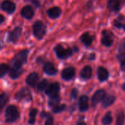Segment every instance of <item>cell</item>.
<instances>
[{"instance_id":"1","label":"cell","mask_w":125,"mask_h":125,"mask_svg":"<svg viewBox=\"0 0 125 125\" xmlns=\"http://www.w3.org/2000/svg\"><path fill=\"white\" fill-rule=\"evenodd\" d=\"M28 50H23L19 52L13 58L12 61V66L13 67H22L23 64L26 63L27 56H28Z\"/></svg>"},{"instance_id":"2","label":"cell","mask_w":125,"mask_h":125,"mask_svg":"<svg viewBox=\"0 0 125 125\" xmlns=\"http://www.w3.org/2000/svg\"><path fill=\"white\" fill-rule=\"evenodd\" d=\"M19 117V112L14 105H10L5 110V121L8 123L16 121Z\"/></svg>"},{"instance_id":"3","label":"cell","mask_w":125,"mask_h":125,"mask_svg":"<svg viewBox=\"0 0 125 125\" xmlns=\"http://www.w3.org/2000/svg\"><path fill=\"white\" fill-rule=\"evenodd\" d=\"M46 27L43 22L38 21L34 24V25H33V34H34V36L37 39L43 38V37L46 34Z\"/></svg>"},{"instance_id":"4","label":"cell","mask_w":125,"mask_h":125,"mask_svg":"<svg viewBox=\"0 0 125 125\" xmlns=\"http://www.w3.org/2000/svg\"><path fill=\"white\" fill-rule=\"evenodd\" d=\"M55 53L60 59H66L72 55V50L71 49H65L62 45H57L54 49Z\"/></svg>"},{"instance_id":"5","label":"cell","mask_w":125,"mask_h":125,"mask_svg":"<svg viewBox=\"0 0 125 125\" xmlns=\"http://www.w3.org/2000/svg\"><path fill=\"white\" fill-rule=\"evenodd\" d=\"M15 99L18 100H26V101H30L32 99V95L30 91L27 88H24L21 89L19 92L16 93L15 95Z\"/></svg>"},{"instance_id":"6","label":"cell","mask_w":125,"mask_h":125,"mask_svg":"<svg viewBox=\"0 0 125 125\" xmlns=\"http://www.w3.org/2000/svg\"><path fill=\"white\" fill-rule=\"evenodd\" d=\"M21 35V29L19 27H16L13 30L9 32L8 41L12 43H16Z\"/></svg>"},{"instance_id":"7","label":"cell","mask_w":125,"mask_h":125,"mask_svg":"<svg viewBox=\"0 0 125 125\" xmlns=\"http://www.w3.org/2000/svg\"><path fill=\"white\" fill-rule=\"evenodd\" d=\"M60 89V85L58 83H52L48 86V88L46 90V94L48 95L49 97L58 95V93Z\"/></svg>"},{"instance_id":"8","label":"cell","mask_w":125,"mask_h":125,"mask_svg":"<svg viewBox=\"0 0 125 125\" xmlns=\"http://www.w3.org/2000/svg\"><path fill=\"white\" fill-rule=\"evenodd\" d=\"M1 8L8 14H12L16 10V5L9 0H5L1 4Z\"/></svg>"},{"instance_id":"9","label":"cell","mask_w":125,"mask_h":125,"mask_svg":"<svg viewBox=\"0 0 125 125\" xmlns=\"http://www.w3.org/2000/svg\"><path fill=\"white\" fill-rule=\"evenodd\" d=\"M74 75H75V69L71 66L64 69L61 73L62 78L64 80H67V81L72 80L74 77Z\"/></svg>"},{"instance_id":"10","label":"cell","mask_w":125,"mask_h":125,"mask_svg":"<svg viewBox=\"0 0 125 125\" xmlns=\"http://www.w3.org/2000/svg\"><path fill=\"white\" fill-rule=\"evenodd\" d=\"M105 95L106 93L104 90H98L97 91H96L92 97V105L93 106L96 105L99 102H100L102 100L104 99Z\"/></svg>"},{"instance_id":"11","label":"cell","mask_w":125,"mask_h":125,"mask_svg":"<svg viewBox=\"0 0 125 125\" xmlns=\"http://www.w3.org/2000/svg\"><path fill=\"white\" fill-rule=\"evenodd\" d=\"M112 36H113V35L110 32H108L107 30L104 31L103 32V37H102V41H101L102 43L107 47L111 46L113 45V40L112 38Z\"/></svg>"},{"instance_id":"12","label":"cell","mask_w":125,"mask_h":125,"mask_svg":"<svg viewBox=\"0 0 125 125\" xmlns=\"http://www.w3.org/2000/svg\"><path fill=\"white\" fill-rule=\"evenodd\" d=\"M21 15L26 19H31L34 16V10L31 6H24L21 10Z\"/></svg>"},{"instance_id":"13","label":"cell","mask_w":125,"mask_h":125,"mask_svg":"<svg viewBox=\"0 0 125 125\" xmlns=\"http://www.w3.org/2000/svg\"><path fill=\"white\" fill-rule=\"evenodd\" d=\"M118 59L121 62V68L122 71H125V43L120 47Z\"/></svg>"},{"instance_id":"14","label":"cell","mask_w":125,"mask_h":125,"mask_svg":"<svg viewBox=\"0 0 125 125\" xmlns=\"http://www.w3.org/2000/svg\"><path fill=\"white\" fill-rule=\"evenodd\" d=\"M43 72L48 75L52 76V75H55L57 74L56 68L54 67V66L52 63V62H46L43 66Z\"/></svg>"},{"instance_id":"15","label":"cell","mask_w":125,"mask_h":125,"mask_svg":"<svg viewBox=\"0 0 125 125\" xmlns=\"http://www.w3.org/2000/svg\"><path fill=\"white\" fill-rule=\"evenodd\" d=\"M121 3V0H108L107 7L110 10L117 12L120 10Z\"/></svg>"},{"instance_id":"16","label":"cell","mask_w":125,"mask_h":125,"mask_svg":"<svg viewBox=\"0 0 125 125\" xmlns=\"http://www.w3.org/2000/svg\"><path fill=\"white\" fill-rule=\"evenodd\" d=\"M38 74L36 72H33L31 73L26 79V83L28 85L31 86V87H34L35 86V85L37 84L38 81Z\"/></svg>"},{"instance_id":"17","label":"cell","mask_w":125,"mask_h":125,"mask_svg":"<svg viewBox=\"0 0 125 125\" xmlns=\"http://www.w3.org/2000/svg\"><path fill=\"white\" fill-rule=\"evenodd\" d=\"M79 108L81 112L86 111L88 109V97L85 95L82 96L79 100Z\"/></svg>"},{"instance_id":"18","label":"cell","mask_w":125,"mask_h":125,"mask_svg":"<svg viewBox=\"0 0 125 125\" xmlns=\"http://www.w3.org/2000/svg\"><path fill=\"white\" fill-rule=\"evenodd\" d=\"M22 73H23L22 67H13V66H12V68L10 69V72H9L10 77L13 80L19 78L21 75Z\"/></svg>"},{"instance_id":"19","label":"cell","mask_w":125,"mask_h":125,"mask_svg":"<svg viewBox=\"0 0 125 125\" xmlns=\"http://www.w3.org/2000/svg\"><path fill=\"white\" fill-rule=\"evenodd\" d=\"M61 14V10L58 7H54L47 10V15L49 18L55 19L58 18Z\"/></svg>"},{"instance_id":"20","label":"cell","mask_w":125,"mask_h":125,"mask_svg":"<svg viewBox=\"0 0 125 125\" xmlns=\"http://www.w3.org/2000/svg\"><path fill=\"white\" fill-rule=\"evenodd\" d=\"M97 76L101 82H104L108 79L109 77L108 71L104 67H99L97 71Z\"/></svg>"},{"instance_id":"21","label":"cell","mask_w":125,"mask_h":125,"mask_svg":"<svg viewBox=\"0 0 125 125\" xmlns=\"http://www.w3.org/2000/svg\"><path fill=\"white\" fill-rule=\"evenodd\" d=\"M92 76V69L90 66H85L80 72V77L83 80H88Z\"/></svg>"},{"instance_id":"22","label":"cell","mask_w":125,"mask_h":125,"mask_svg":"<svg viewBox=\"0 0 125 125\" xmlns=\"http://www.w3.org/2000/svg\"><path fill=\"white\" fill-rule=\"evenodd\" d=\"M93 41H94V36L91 35L89 32H85L81 36V41L86 46H91Z\"/></svg>"},{"instance_id":"23","label":"cell","mask_w":125,"mask_h":125,"mask_svg":"<svg viewBox=\"0 0 125 125\" xmlns=\"http://www.w3.org/2000/svg\"><path fill=\"white\" fill-rule=\"evenodd\" d=\"M115 100V97L113 95H108L105 96L102 101V106L104 107H108L112 105Z\"/></svg>"},{"instance_id":"24","label":"cell","mask_w":125,"mask_h":125,"mask_svg":"<svg viewBox=\"0 0 125 125\" xmlns=\"http://www.w3.org/2000/svg\"><path fill=\"white\" fill-rule=\"evenodd\" d=\"M60 98L59 96V95H56V96H51L49 98V105L51 107H54L56 106H57L58 104H60Z\"/></svg>"},{"instance_id":"25","label":"cell","mask_w":125,"mask_h":125,"mask_svg":"<svg viewBox=\"0 0 125 125\" xmlns=\"http://www.w3.org/2000/svg\"><path fill=\"white\" fill-rule=\"evenodd\" d=\"M125 121V113L123 110H121L118 113L116 118V125H124Z\"/></svg>"},{"instance_id":"26","label":"cell","mask_w":125,"mask_h":125,"mask_svg":"<svg viewBox=\"0 0 125 125\" xmlns=\"http://www.w3.org/2000/svg\"><path fill=\"white\" fill-rule=\"evenodd\" d=\"M113 121V117L111 115V113L110 112H107L105 115L102 118V122L104 125H109L112 123Z\"/></svg>"},{"instance_id":"27","label":"cell","mask_w":125,"mask_h":125,"mask_svg":"<svg viewBox=\"0 0 125 125\" xmlns=\"http://www.w3.org/2000/svg\"><path fill=\"white\" fill-rule=\"evenodd\" d=\"M10 70V67L8 65L5 63L0 64V77H4Z\"/></svg>"},{"instance_id":"28","label":"cell","mask_w":125,"mask_h":125,"mask_svg":"<svg viewBox=\"0 0 125 125\" xmlns=\"http://www.w3.org/2000/svg\"><path fill=\"white\" fill-rule=\"evenodd\" d=\"M49 86V83L46 80H43L41 82H40L37 86L38 90L39 91H46V88Z\"/></svg>"},{"instance_id":"29","label":"cell","mask_w":125,"mask_h":125,"mask_svg":"<svg viewBox=\"0 0 125 125\" xmlns=\"http://www.w3.org/2000/svg\"><path fill=\"white\" fill-rule=\"evenodd\" d=\"M8 100V96L7 94H2L0 95V110L6 104Z\"/></svg>"},{"instance_id":"30","label":"cell","mask_w":125,"mask_h":125,"mask_svg":"<svg viewBox=\"0 0 125 125\" xmlns=\"http://www.w3.org/2000/svg\"><path fill=\"white\" fill-rule=\"evenodd\" d=\"M65 108H66L65 104H58L57 106L52 108V111L55 113H60L62 111H63Z\"/></svg>"},{"instance_id":"31","label":"cell","mask_w":125,"mask_h":125,"mask_svg":"<svg viewBox=\"0 0 125 125\" xmlns=\"http://www.w3.org/2000/svg\"><path fill=\"white\" fill-rule=\"evenodd\" d=\"M45 125H54V120L51 115H49L45 122Z\"/></svg>"},{"instance_id":"32","label":"cell","mask_w":125,"mask_h":125,"mask_svg":"<svg viewBox=\"0 0 125 125\" xmlns=\"http://www.w3.org/2000/svg\"><path fill=\"white\" fill-rule=\"evenodd\" d=\"M38 113V110L37 109H32L30 113V118H35V116Z\"/></svg>"},{"instance_id":"33","label":"cell","mask_w":125,"mask_h":125,"mask_svg":"<svg viewBox=\"0 0 125 125\" xmlns=\"http://www.w3.org/2000/svg\"><path fill=\"white\" fill-rule=\"evenodd\" d=\"M77 95H78V91L76 88H74L71 92V97L72 99H76L77 97Z\"/></svg>"},{"instance_id":"34","label":"cell","mask_w":125,"mask_h":125,"mask_svg":"<svg viewBox=\"0 0 125 125\" xmlns=\"http://www.w3.org/2000/svg\"><path fill=\"white\" fill-rule=\"evenodd\" d=\"M5 20V18L2 15L0 14V24H2V22H4Z\"/></svg>"},{"instance_id":"35","label":"cell","mask_w":125,"mask_h":125,"mask_svg":"<svg viewBox=\"0 0 125 125\" xmlns=\"http://www.w3.org/2000/svg\"><path fill=\"white\" fill-rule=\"evenodd\" d=\"M35 118H30V120H29V124H33L35 123Z\"/></svg>"},{"instance_id":"36","label":"cell","mask_w":125,"mask_h":125,"mask_svg":"<svg viewBox=\"0 0 125 125\" xmlns=\"http://www.w3.org/2000/svg\"><path fill=\"white\" fill-rule=\"evenodd\" d=\"M77 125H86V124H85L83 121H79V122L77 124Z\"/></svg>"},{"instance_id":"37","label":"cell","mask_w":125,"mask_h":125,"mask_svg":"<svg viewBox=\"0 0 125 125\" xmlns=\"http://www.w3.org/2000/svg\"><path fill=\"white\" fill-rule=\"evenodd\" d=\"M94 57H95V55H94V54H91V56L90 57V59H91V60H92V59H94Z\"/></svg>"},{"instance_id":"38","label":"cell","mask_w":125,"mask_h":125,"mask_svg":"<svg viewBox=\"0 0 125 125\" xmlns=\"http://www.w3.org/2000/svg\"><path fill=\"white\" fill-rule=\"evenodd\" d=\"M122 88H123V90H124V91H125V83L122 85Z\"/></svg>"},{"instance_id":"39","label":"cell","mask_w":125,"mask_h":125,"mask_svg":"<svg viewBox=\"0 0 125 125\" xmlns=\"http://www.w3.org/2000/svg\"><path fill=\"white\" fill-rule=\"evenodd\" d=\"M124 30H125V26H124Z\"/></svg>"}]
</instances>
